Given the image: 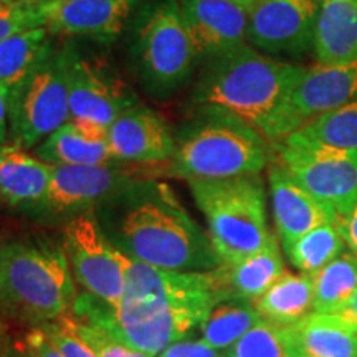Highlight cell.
<instances>
[{
	"label": "cell",
	"instance_id": "12",
	"mask_svg": "<svg viewBox=\"0 0 357 357\" xmlns=\"http://www.w3.org/2000/svg\"><path fill=\"white\" fill-rule=\"evenodd\" d=\"M357 96V61L306 68L294 84L275 126L273 147L311 119Z\"/></svg>",
	"mask_w": 357,
	"mask_h": 357
},
{
	"label": "cell",
	"instance_id": "10",
	"mask_svg": "<svg viewBox=\"0 0 357 357\" xmlns=\"http://www.w3.org/2000/svg\"><path fill=\"white\" fill-rule=\"evenodd\" d=\"M61 242L73 278L84 293L111 306L118 305L126 288L129 257L109 242L95 212L82 213L66 222Z\"/></svg>",
	"mask_w": 357,
	"mask_h": 357
},
{
	"label": "cell",
	"instance_id": "23",
	"mask_svg": "<svg viewBox=\"0 0 357 357\" xmlns=\"http://www.w3.org/2000/svg\"><path fill=\"white\" fill-rule=\"evenodd\" d=\"M45 26L22 30L0 42V84L10 98L53 47Z\"/></svg>",
	"mask_w": 357,
	"mask_h": 357
},
{
	"label": "cell",
	"instance_id": "26",
	"mask_svg": "<svg viewBox=\"0 0 357 357\" xmlns=\"http://www.w3.org/2000/svg\"><path fill=\"white\" fill-rule=\"evenodd\" d=\"M281 142L289 146H316L357 153V101L352 100L311 119Z\"/></svg>",
	"mask_w": 357,
	"mask_h": 357
},
{
	"label": "cell",
	"instance_id": "8",
	"mask_svg": "<svg viewBox=\"0 0 357 357\" xmlns=\"http://www.w3.org/2000/svg\"><path fill=\"white\" fill-rule=\"evenodd\" d=\"M70 121L65 47L55 43L30 77L8 98V141L33 151Z\"/></svg>",
	"mask_w": 357,
	"mask_h": 357
},
{
	"label": "cell",
	"instance_id": "13",
	"mask_svg": "<svg viewBox=\"0 0 357 357\" xmlns=\"http://www.w3.org/2000/svg\"><path fill=\"white\" fill-rule=\"evenodd\" d=\"M321 0H257L247 43L266 55L301 56L314 47Z\"/></svg>",
	"mask_w": 357,
	"mask_h": 357
},
{
	"label": "cell",
	"instance_id": "3",
	"mask_svg": "<svg viewBox=\"0 0 357 357\" xmlns=\"http://www.w3.org/2000/svg\"><path fill=\"white\" fill-rule=\"evenodd\" d=\"M77 296L61 238L37 234L0 240V318L40 328L70 314Z\"/></svg>",
	"mask_w": 357,
	"mask_h": 357
},
{
	"label": "cell",
	"instance_id": "35",
	"mask_svg": "<svg viewBox=\"0 0 357 357\" xmlns=\"http://www.w3.org/2000/svg\"><path fill=\"white\" fill-rule=\"evenodd\" d=\"M19 342L30 357H63L42 328L26 329Z\"/></svg>",
	"mask_w": 357,
	"mask_h": 357
},
{
	"label": "cell",
	"instance_id": "15",
	"mask_svg": "<svg viewBox=\"0 0 357 357\" xmlns=\"http://www.w3.org/2000/svg\"><path fill=\"white\" fill-rule=\"evenodd\" d=\"M199 60H208L247 43L257 0H177Z\"/></svg>",
	"mask_w": 357,
	"mask_h": 357
},
{
	"label": "cell",
	"instance_id": "33",
	"mask_svg": "<svg viewBox=\"0 0 357 357\" xmlns=\"http://www.w3.org/2000/svg\"><path fill=\"white\" fill-rule=\"evenodd\" d=\"M47 334L48 339L53 342V346L60 351L63 357H96L86 346L83 339H79L65 323L60 319L55 323H48L45 326H40Z\"/></svg>",
	"mask_w": 357,
	"mask_h": 357
},
{
	"label": "cell",
	"instance_id": "17",
	"mask_svg": "<svg viewBox=\"0 0 357 357\" xmlns=\"http://www.w3.org/2000/svg\"><path fill=\"white\" fill-rule=\"evenodd\" d=\"M52 35L108 42L123 32L134 0H37Z\"/></svg>",
	"mask_w": 357,
	"mask_h": 357
},
{
	"label": "cell",
	"instance_id": "30",
	"mask_svg": "<svg viewBox=\"0 0 357 357\" xmlns=\"http://www.w3.org/2000/svg\"><path fill=\"white\" fill-rule=\"evenodd\" d=\"M344 236L337 222L324 223L307 231L301 238L284 248L291 265L303 275H314L328 263L336 260L344 248Z\"/></svg>",
	"mask_w": 357,
	"mask_h": 357
},
{
	"label": "cell",
	"instance_id": "39",
	"mask_svg": "<svg viewBox=\"0 0 357 357\" xmlns=\"http://www.w3.org/2000/svg\"><path fill=\"white\" fill-rule=\"evenodd\" d=\"M0 357H30L26 354L24 347L20 346L19 339L17 341H8V339H3L2 352H0Z\"/></svg>",
	"mask_w": 357,
	"mask_h": 357
},
{
	"label": "cell",
	"instance_id": "29",
	"mask_svg": "<svg viewBox=\"0 0 357 357\" xmlns=\"http://www.w3.org/2000/svg\"><path fill=\"white\" fill-rule=\"evenodd\" d=\"M225 357H306L294 326L261 319L225 351Z\"/></svg>",
	"mask_w": 357,
	"mask_h": 357
},
{
	"label": "cell",
	"instance_id": "24",
	"mask_svg": "<svg viewBox=\"0 0 357 357\" xmlns=\"http://www.w3.org/2000/svg\"><path fill=\"white\" fill-rule=\"evenodd\" d=\"M261 319L291 326L311 314L314 305V284L311 275H294L284 271L283 276L253 301Z\"/></svg>",
	"mask_w": 357,
	"mask_h": 357
},
{
	"label": "cell",
	"instance_id": "41",
	"mask_svg": "<svg viewBox=\"0 0 357 357\" xmlns=\"http://www.w3.org/2000/svg\"><path fill=\"white\" fill-rule=\"evenodd\" d=\"M8 2H13V0H0V6H3V3H8Z\"/></svg>",
	"mask_w": 357,
	"mask_h": 357
},
{
	"label": "cell",
	"instance_id": "19",
	"mask_svg": "<svg viewBox=\"0 0 357 357\" xmlns=\"http://www.w3.org/2000/svg\"><path fill=\"white\" fill-rule=\"evenodd\" d=\"M52 169L24 147L0 142V204L33 217L47 194Z\"/></svg>",
	"mask_w": 357,
	"mask_h": 357
},
{
	"label": "cell",
	"instance_id": "32",
	"mask_svg": "<svg viewBox=\"0 0 357 357\" xmlns=\"http://www.w3.org/2000/svg\"><path fill=\"white\" fill-rule=\"evenodd\" d=\"M35 26H43L37 0H13L0 6V42Z\"/></svg>",
	"mask_w": 357,
	"mask_h": 357
},
{
	"label": "cell",
	"instance_id": "4",
	"mask_svg": "<svg viewBox=\"0 0 357 357\" xmlns=\"http://www.w3.org/2000/svg\"><path fill=\"white\" fill-rule=\"evenodd\" d=\"M305 66L275 60L248 43L208 58L194 101L236 116L273 144L275 126Z\"/></svg>",
	"mask_w": 357,
	"mask_h": 357
},
{
	"label": "cell",
	"instance_id": "6",
	"mask_svg": "<svg viewBox=\"0 0 357 357\" xmlns=\"http://www.w3.org/2000/svg\"><path fill=\"white\" fill-rule=\"evenodd\" d=\"M222 261L255 255L273 234L268 229L265 185L260 174L187 181Z\"/></svg>",
	"mask_w": 357,
	"mask_h": 357
},
{
	"label": "cell",
	"instance_id": "40",
	"mask_svg": "<svg viewBox=\"0 0 357 357\" xmlns=\"http://www.w3.org/2000/svg\"><path fill=\"white\" fill-rule=\"evenodd\" d=\"M2 346H3V339H2V333H0V352H2Z\"/></svg>",
	"mask_w": 357,
	"mask_h": 357
},
{
	"label": "cell",
	"instance_id": "14",
	"mask_svg": "<svg viewBox=\"0 0 357 357\" xmlns=\"http://www.w3.org/2000/svg\"><path fill=\"white\" fill-rule=\"evenodd\" d=\"M71 121H88L109 128L124 111L137 105L136 96L105 66L65 47Z\"/></svg>",
	"mask_w": 357,
	"mask_h": 357
},
{
	"label": "cell",
	"instance_id": "1",
	"mask_svg": "<svg viewBox=\"0 0 357 357\" xmlns=\"http://www.w3.org/2000/svg\"><path fill=\"white\" fill-rule=\"evenodd\" d=\"M215 305L208 271L164 270L129 258L126 288L118 305L82 293L71 314L155 357L199 329Z\"/></svg>",
	"mask_w": 357,
	"mask_h": 357
},
{
	"label": "cell",
	"instance_id": "5",
	"mask_svg": "<svg viewBox=\"0 0 357 357\" xmlns=\"http://www.w3.org/2000/svg\"><path fill=\"white\" fill-rule=\"evenodd\" d=\"M270 142L236 116L222 109L204 113L176 137L169 162L151 167L176 178H229L260 174L270 159Z\"/></svg>",
	"mask_w": 357,
	"mask_h": 357
},
{
	"label": "cell",
	"instance_id": "27",
	"mask_svg": "<svg viewBox=\"0 0 357 357\" xmlns=\"http://www.w3.org/2000/svg\"><path fill=\"white\" fill-rule=\"evenodd\" d=\"M260 321L261 316L253 301H222L199 326L200 339L215 349L227 351Z\"/></svg>",
	"mask_w": 357,
	"mask_h": 357
},
{
	"label": "cell",
	"instance_id": "18",
	"mask_svg": "<svg viewBox=\"0 0 357 357\" xmlns=\"http://www.w3.org/2000/svg\"><path fill=\"white\" fill-rule=\"evenodd\" d=\"M268 185L276 234L283 248L289 247L316 227L337 222L334 207L312 197L276 159L268 167Z\"/></svg>",
	"mask_w": 357,
	"mask_h": 357
},
{
	"label": "cell",
	"instance_id": "11",
	"mask_svg": "<svg viewBox=\"0 0 357 357\" xmlns=\"http://www.w3.org/2000/svg\"><path fill=\"white\" fill-rule=\"evenodd\" d=\"M276 160L312 197L342 215L357 199V153L316 146L275 144Z\"/></svg>",
	"mask_w": 357,
	"mask_h": 357
},
{
	"label": "cell",
	"instance_id": "22",
	"mask_svg": "<svg viewBox=\"0 0 357 357\" xmlns=\"http://www.w3.org/2000/svg\"><path fill=\"white\" fill-rule=\"evenodd\" d=\"M312 50L323 65L357 61V0H321Z\"/></svg>",
	"mask_w": 357,
	"mask_h": 357
},
{
	"label": "cell",
	"instance_id": "2",
	"mask_svg": "<svg viewBox=\"0 0 357 357\" xmlns=\"http://www.w3.org/2000/svg\"><path fill=\"white\" fill-rule=\"evenodd\" d=\"M95 215L109 242L136 261L177 271L222 265L208 231L190 217L171 185L151 176L129 182Z\"/></svg>",
	"mask_w": 357,
	"mask_h": 357
},
{
	"label": "cell",
	"instance_id": "37",
	"mask_svg": "<svg viewBox=\"0 0 357 357\" xmlns=\"http://www.w3.org/2000/svg\"><path fill=\"white\" fill-rule=\"evenodd\" d=\"M8 141V95L0 84V142Z\"/></svg>",
	"mask_w": 357,
	"mask_h": 357
},
{
	"label": "cell",
	"instance_id": "34",
	"mask_svg": "<svg viewBox=\"0 0 357 357\" xmlns=\"http://www.w3.org/2000/svg\"><path fill=\"white\" fill-rule=\"evenodd\" d=\"M155 357H225V351L208 346L202 339H181Z\"/></svg>",
	"mask_w": 357,
	"mask_h": 357
},
{
	"label": "cell",
	"instance_id": "25",
	"mask_svg": "<svg viewBox=\"0 0 357 357\" xmlns=\"http://www.w3.org/2000/svg\"><path fill=\"white\" fill-rule=\"evenodd\" d=\"M293 326L306 357H357V324L311 312Z\"/></svg>",
	"mask_w": 357,
	"mask_h": 357
},
{
	"label": "cell",
	"instance_id": "28",
	"mask_svg": "<svg viewBox=\"0 0 357 357\" xmlns=\"http://www.w3.org/2000/svg\"><path fill=\"white\" fill-rule=\"evenodd\" d=\"M311 278L314 284L312 312L334 314L357 291V258L351 253L339 255Z\"/></svg>",
	"mask_w": 357,
	"mask_h": 357
},
{
	"label": "cell",
	"instance_id": "38",
	"mask_svg": "<svg viewBox=\"0 0 357 357\" xmlns=\"http://www.w3.org/2000/svg\"><path fill=\"white\" fill-rule=\"evenodd\" d=\"M334 316L347 321V323L357 324V291L352 294L351 300L347 301L346 305L341 307V310H339L337 312H334Z\"/></svg>",
	"mask_w": 357,
	"mask_h": 357
},
{
	"label": "cell",
	"instance_id": "7",
	"mask_svg": "<svg viewBox=\"0 0 357 357\" xmlns=\"http://www.w3.org/2000/svg\"><path fill=\"white\" fill-rule=\"evenodd\" d=\"M134 68L153 96L169 98L189 82L199 55L182 20L177 0L155 6L137 26Z\"/></svg>",
	"mask_w": 357,
	"mask_h": 357
},
{
	"label": "cell",
	"instance_id": "36",
	"mask_svg": "<svg viewBox=\"0 0 357 357\" xmlns=\"http://www.w3.org/2000/svg\"><path fill=\"white\" fill-rule=\"evenodd\" d=\"M337 225L342 231L346 243L357 255V199L342 215L337 217Z\"/></svg>",
	"mask_w": 357,
	"mask_h": 357
},
{
	"label": "cell",
	"instance_id": "31",
	"mask_svg": "<svg viewBox=\"0 0 357 357\" xmlns=\"http://www.w3.org/2000/svg\"><path fill=\"white\" fill-rule=\"evenodd\" d=\"M60 321L68 326L79 339H83L89 349L95 352L96 357H153L146 354V352L124 344L123 341H119L113 334L98 328V326L83 323V321L75 318L71 312L60 318Z\"/></svg>",
	"mask_w": 357,
	"mask_h": 357
},
{
	"label": "cell",
	"instance_id": "16",
	"mask_svg": "<svg viewBox=\"0 0 357 357\" xmlns=\"http://www.w3.org/2000/svg\"><path fill=\"white\" fill-rule=\"evenodd\" d=\"M108 146L113 160L155 167L172 159L176 136L155 111L137 102L108 128Z\"/></svg>",
	"mask_w": 357,
	"mask_h": 357
},
{
	"label": "cell",
	"instance_id": "20",
	"mask_svg": "<svg viewBox=\"0 0 357 357\" xmlns=\"http://www.w3.org/2000/svg\"><path fill=\"white\" fill-rule=\"evenodd\" d=\"M278 240L273 238L255 255L238 261H222L208 271L217 301H255L284 273Z\"/></svg>",
	"mask_w": 357,
	"mask_h": 357
},
{
	"label": "cell",
	"instance_id": "42",
	"mask_svg": "<svg viewBox=\"0 0 357 357\" xmlns=\"http://www.w3.org/2000/svg\"><path fill=\"white\" fill-rule=\"evenodd\" d=\"M356 258H357V255H356Z\"/></svg>",
	"mask_w": 357,
	"mask_h": 357
},
{
	"label": "cell",
	"instance_id": "21",
	"mask_svg": "<svg viewBox=\"0 0 357 357\" xmlns=\"http://www.w3.org/2000/svg\"><path fill=\"white\" fill-rule=\"evenodd\" d=\"M33 154L50 166H95L113 160L108 128L71 119L40 142Z\"/></svg>",
	"mask_w": 357,
	"mask_h": 357
},
{
	"label": "cell",
	"instance_id": "9",
	"mask_svg": "<svg viewBox=\"0 0 357 357\" xmlns=\"http://www.w3.org/2000/svg\"><path fill=\"white\" fill-rule=\"evenodd\" d=\"M111 160L95 166H53L43 202L33 213L35 220L61 222L86 212H95L111 195L129 182L149 176L147 167Z\"/></svg>",
	"mask_w": 357,
	"mask_h": 357
}]
</instances>
